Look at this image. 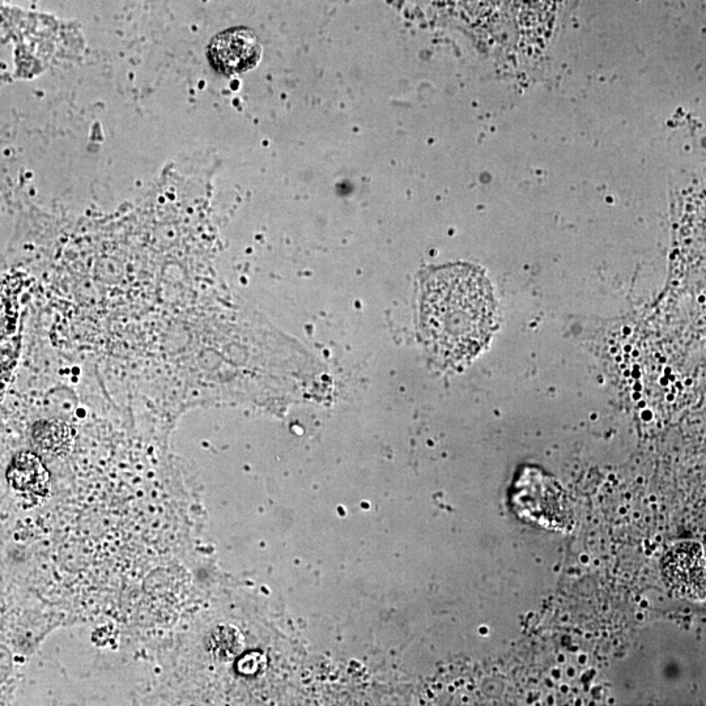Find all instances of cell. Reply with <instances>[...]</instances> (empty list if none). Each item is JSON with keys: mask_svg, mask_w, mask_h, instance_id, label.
<instances>
[{"mask_svg": "<svg viewBox=\"0 0 706 706\" xmlns=\"http://www.w3.org/2000/svg\"><path fill=\"white\" fill-rule=\"evenodd\" d=\"M495 301L486 276L470 266L437 270L423 283L420 330L429 350L448 363L470 360L491 337Z\"/></svg>", "mask_w": 706, "mask_h": 706, "instance_id": "6da1fadb", "label": "cell"}, {"mask_svg": "<svg viewBox=\"0 0 706 706\" xmlns=\"http://www.w3.org/2000/svg\"><path fill=\"white\" fill-rule=\"evenodd\" d=\"M8 483L16 491L46 496L50 491V475L36 454L21 452L7 471Z\"/></svg>", "mask_w": 706, "mask_h": 706, "instance_id": "277c9868", "label": "cell"}, {"mask_svg": "<svg viewBox=\"0 0 706 706\" xmlns=\"http://www.w3.org/2000/svg\"><path fill=\"white\" fill-rule=\"evenodd\" d=\"M667 586L680 598L705 601V555L699 543L676 544L662 560Z\"/></svg>", "mask_w": 706, "mask_h": 706, "instance_id": "7a4b0ae2", "label": "cell"}, {"mask_svg": "<svg viewBox=\"0 0 706 706\" xmlns=\"http://www.w3.org/2000/svg\"><path fill=\"white\" fill-rule=\"evenodd\" d=\"M33 441L42 453L58 457L70 452L74 444V433L62 421H40L34 425Z\"/></svg>", "mask_w": 706, "mask_h": 706, "instance_id": "5b68a950", "label": "cell"}, {"mask_svg": "<svg viewBox=\"0 0 706 706\" xmlns=\"http://www.w3.org/2000/svg\"><path fill=\"white\" fill-rule=\"evenodd\" d=\"M261 44L249 29L235 28L219 34L211 42L208 57L221 74H242L252 70L261 59Z\"/></svg>", "mask_w": 706, "mask_h": 706, "instance_id": "3957f363", "label": "cell"}]
</instances>
